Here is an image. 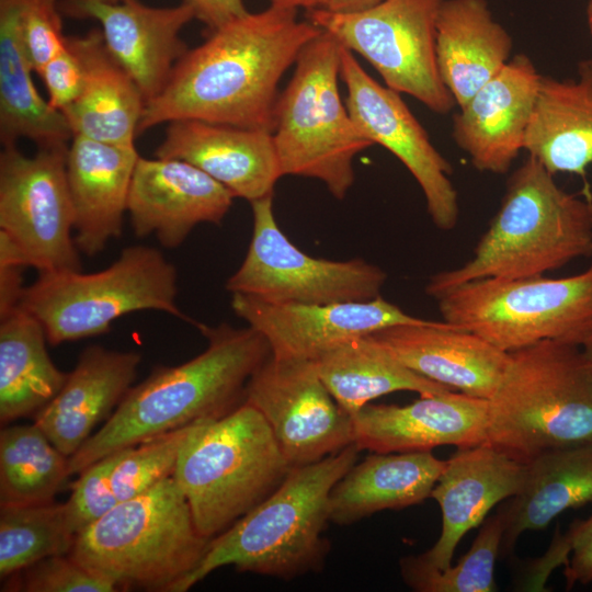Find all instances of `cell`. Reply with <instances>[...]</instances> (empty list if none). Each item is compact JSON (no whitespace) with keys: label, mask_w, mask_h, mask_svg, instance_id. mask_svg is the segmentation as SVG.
<instances>
[{"label":"cell","mask_w":592,"mask_h":592,"mask_svg":"<svg viewBox=\"0 0 592 592\" xmlns=\"http://www.w3.org/2000/svg\"><path fill=\"white\" fill-rule=\"evenodd\" d=\"M321 32L309 20H299L297 10L275 5L212 30L146 102L137 135L181 119L273 133L278 82Z\"/></svg>","instance_id":"cell-1"},{"label":"cell","mask_w":592,"mask_h":592,"mask_svg":"<svg viewBox=\"0 0 592 592\" xmlns=\"http://www.w3.org/2000/svg\"><path fill=\"white\" fill-rule=\"evenodd\" d=\"M205 350L185 363L158 366L132 386L113 413L69 457V475L114 452L205 420L219 419L244 402L247 384L271 355L266 339L248 326L196 327Z\"/></svg>","instance_id":"cell-2"},{"label":"cell","mask_w":592,"mask_h":592,"mask_svg":"<svg viewBox=\"0 0 592 592\" xmlns=\"http://www.w3.org/2000/svg\"><path fill=\"white\" fill-rule=\"evenodd\" d=\"M592 255V195L562 190L534 157L510 175L498 213L462 266L430 277L425 292L436 299L481 278L540 276Z\"/></svg>","instance_id":"cell-3"},{"label":"cell","mask_w":592,"mask_h":592,"mask_svg":"<svg viewBox=\"0 0 592 592\" xmlns=\"http://www.w3.org/2000/svg\"><path fill=\"white\" fill-rule=\"evenodd\" d=\"M361 451L352 443L319 462L292 468L265 500L210 539L198 565L170 592H185L225 566L281 580L321 571L330 550L323 537L330 493Z\"/></svg>","instance_id":"cell-4"},{"label":"cell","mask_w":592,"mask_h":592,"mask_svg":"<svg viewBox=\"0 0 592 592\" xmlns=\"http://www.w3.org/2000/svg\"><path fill=\"white\" fill-rule=\"evenodd\" d=\"M487 443L523 464L592 444V368L579 345L545 340L510 353L488 400Z\"/></svg>","instance_id":"cell-5"},{"label":"cell","mask_w":592,"mask_h":592,"mask_svg":"<svg viewBox=\"0 0 592 592\" xmlns=\"http://www.w3.org/2000/svg\"><path fill=\"white\" fill-rule=\"evenodd\" d=\"M210 539L198 532L190 505L170 477L119 501L80 532L69 556L122 588L170 592L201 561Z\"/></svg>","instance_id":"cell-6"},{"label":"cell","mask_w":592,"mask_h":592,"mask_svg":"<svg viewBox=\"0 0 592 592\" xmlns=\"http://www.w3.org/2000/svg\"><path fill=\"white\" fill-rule=\"evenodd\" d=\"M291 469L262 414L244 401L193 425L173 478L198 532L212 539L265 500Z\"/></svg>","instance_id":"cell-7"},{"label":"cell","mask_w":592,"mask_h":592,"mask_svg":"<svg viewBox=\"0 0 592 592\" xmlns=\"http://www.w3.org/2000/svg\"><path fill=\"white\" fill-rule=\"evenodd\" d=\"M175 266L152 247L122 250L107 267L41 272L24 287L19 307L43 326L50 345L109 332L122 316L157 310L198 326L177 304Z\"/></svg>","instance_id":"cell-8"},{"label":"cell","mask_w":592,"mask_h":592,"mask_svg":"<svg viewBox=\"0 0 592 592\" xmlns=\"http://www.w3.org/2000/svg\"><path fill=\"white\" fill-rule=\"evenodd\" d=\"M340 50L341 44L325 31L304 47L278 95L273 128L282 177L317 179L338 200L354 182L355 156L373 145L341 100Z\"/></svg>","instance_id":"cell-9"},{"label":"cell","mask_w":592,"mask_h":592,"mask_svg":"<svg viewBox=\"0 0 592 592\" xmlns=\"http://www.w3.org/2000/svg\"><path fill=\"white\" fill-rule=\"evenodd\" d=\"M443 320L511 353L545 340L578 345L592 323V264L551 278H481L436 298Z\"/></svg>","instance_id":"cell-10"},{"label":"cell","mask_w":592,"mask_h":592,"mask_svg":"<svg viewBox=\"0 0 592 592\" xmlns=\"http://www.w3.org/2000/svg\"><path fill=\"white\" fill-rule=\"evenodd\" d=\"M442 1L383 0L352 13L319 8L307 11V20L364 57L388 88L445 114L456 102L436 61V19Z\"/></svg>","instance_id":"cell-11"},{"label":"cell","mask_w":592,"mask_h":592,"mask_svg":"<svg viewBox=\"0 0 592 592\" xmlns=\"http://www.w3.org/2000/svg\"><path fill=\"white\" fill-rule=\"evenodd\" d=\"M253 230L247 254L225 288L269 304L323 305L380 296L387 274L363 259L334 261L298 249L281 230L273 195L250 202Z\"/></svg>","instance_id":"cell-12"},{"label":"cell","mask_w":592,"mask_h":592,"mask_svg":"<svg viewBox=\"0 0 592 592\" xmlns=\"http://www.w3.org/2000/svg\"><path fill=\"white\" fill-rule=\"evenodd\" d=\"M68 147L38 148L29 157L10 145L0 153V235L38 273L81 270L72 236Z\"/></svg>","instance_id":"cell-13"},{"label":"cell","mask_w":592,"mask_h":592,"mask_svg":"<svg viewBox=\"0 0 592 592\" xmlns=\"http://www.w3.org/2000/svg\"><path fill=\"white\" fill-rule=\"evenodd\" d=\"M244 401L262 414L291 468L355 443L353 418L331 396L314 361L271 354L250 377Z\"/></svg>","instance_id":"cell-14"},{"label":"cell","mask_w":592,"mask_h":592,"mask_svg":"<svg viewBox=\"0 0 592 592\" xmlns=\"http://www.w3.org/2000/svg\"><path fill=\"white\" fill-rule=\"evenodd\" d=\"M340 77L346 87L345 105L358 130L396 156L420 185L428 213L441 230L458 220V195L449 180L452 167L435 149L426 132L399 93L373 79L341 45Z\"/></svg>","instance_id":"cell-15"},{"label":"cell","mask_w":592,"mask_h":592,"mask_svg":"<svg viewBox=\"0 0 592 592\" xmlns=\"http://www.w3.org/2000/svg\"><path fill=\"white\" fill-rule=\"evenodd\" d=\"M231 309L267 341L280 358L314 361L328 350L380 329L426 320L378 296L366 301L323 305L269 304L231 294Z\"/></svg>","instance_id":"cell-16"},{"label":"cell","mask_w":592,"mask_h":592,"mask_svg":"<svg viewBox=\"0 0 592 592\" xmlns=\"http://www.w3.org/2000/svg\"><path fill=\"white\" fill-rule=\"evenodd\" d=\"M235 195L207 173L181 159L138 158L127 213L138 238L155 236L178 248L200 224L219 225Z\"/></svg>","instance_id":"cell-17"},{"label":"cell","mask_w":592,"mask_h":592,"mask_svg":"<svg viewBox=\"0 0 592 592\" xmlns=\"http://www.w3.org/2000/svg\"><path fill=\"white\" fill-rule=\"evenodd\" d=\"M540 78L528 56L516 55L459 107L452 136L478 171L506 173L524 150Z\"/></svg>","instance_id":"cell-18"},{"label":"cell","mask_w":592,"mask_h":592,"mask_svg":"<svg viewBox=\"0 0 592 592\" xmlns=\"http://www.w3.org/2000/svg\"><path fill=\"white\" fill-rule=\"evenodd\" d=\"M60 9L72 18L100 22L106 49L133 78L146 102L163 89L175 64L187 52L180 32L194 19V12L185 2L172 8H151L138 0L116 3L64 0Z\"/></svg>","instance_id":"cell-19"},{"label":"cell","mask_w":592,"mask_h":592,"mask_svg":"<svg viewBox=\"0 0 592 592\" xmlns=\"http://www.w3.org/2000/svg\"><path fill=\"white\" fill-rule=\"evenodd\" d=\"M353 422L355 443L373 453L468 448L487 442L488 400L447 390L406 406L367 403Z\"/></svg>","instance_id":"cell-20"},{"label":"cell","mask_w":592,"mask_h":592,"mask_svg":"<svg viewBox=\"0 0 592 592\" xmlns=\"http://www.w3.org/2000/svg\"><path fill=\"white\" fill-rule=\"evenodd\" d=\"M369 335L414 373L487 400L496 392L510 361V353L444 320L395 325Z\"/></svg>","instance_id":"cell-21"},{"label":"cell","mask_w":592,"mask_h":592,"mask_svg":"<svg viewBox=\"0 0 592 592\" xmlns=\"http://www.w3.org/2000/svg\"><path fill=\"white\" fill-rule=\"evenodd\" d=\"M524 478L525 464L487 442L458 448L446 460L431 493L442 512L441 535L420 557L437 569L449 567L460 539L481 524L493 506L515 496Z\"/></svg>","instance_id":"cell-22"},{"label":"cell","mask_w":592,"mask_h":592,"mask_svg":"<svg viewBox=\"0 0 592 592\" xmlns=\"http://www.w3.org/2000/svg\"><path fill=\"white\" fill-rule=\"evenodd\" d=\"M155 156L190 162L235 197L249 202L273 195L282 177L273 133L267 129L174 121Z\"/></svg>","instance_id":"cell-23"},{"label":"cell","mask_w":592,"mask_h":592,"mask_svg":"<svg viewBox=\"0 0 592 592\" xmlns=\"http://www.w3.org/2000/svg\"><path fill=\"white\" fill-rule=\"evenodd\" d=\"M139 157L135 147L72 137L66 155V173L75 242L84 255L101 253L111 240L121 237Z\"/></svg>","instance_id":"cell-24"},{"label":"cell","mask_w":592,"mask_h":592,"mask_svg":"<svg viewBox=\"0 0 592 592\" xmlns=\"http://www.w3.org/2000/svg\"><path fill=\"white\" fill-rule=\"evenodd\" d=\"M140 361L135 351L86 348L59 392L35 413L34 423L61 453L72 456L133 386Z\"/></svg>","instance_id":"cell-25"},{"label":"cell","mask_w":592,"mask_h":592,"mask_svg":"<svg viewBox=\"0 0 592 592\" xmlns=\"http://www.w3.org/2000/svg\"><path fill=\"white\" fill-rule=\"evenodd\" d=\"M66 39L83 68L79 96L61 111L72 135L135 147L146 104L138 86L109 53L101 31Z\"/></svg>","instance_id":"cell-26"},{"label":"cell","mask_w":592,"mask_h":592,"mask_svg":"<svg viewBox=\"0 0 592 592\" xmlns=\"http://www.w3.org/2000/svg\"><path fill=\"white\" fill-rule=\"evenodd\" d=\"M513 42L486 0H443L436 19L440 76L463 106L509 61Z\"/></svg>","instance_id":"cell-27"},{"label":"cell","mask_w":592,"mask_h":592,"mask_svg":"<svg viewBox=\"0 0 592 592\" xmlns=\"http://www.w3.org/2000/svg\"><path fill=\"white\" fill-rule=\"evenodd\" d=\"M524 150L553 175H584L592 166V59L577 76H542Z\"/></svg>","instance_id":"cell-28"},{"label":"cell","mask_w":592,"mask_h":592,"mask_svg":"<svg viewBox=\"0 0 592 592\" xmlns=\"http://www.w3.org/2000/svg\"><path fill=\"white\" fill-rule=\"evenodd\" d=\"M446 460L431 451L374 453L354 464L329 499L330 522L351 525L384 510H400L431 498Z\"/></svg>","instance_id":"cell-29"},{"label":"cell","mask_w":592,"mask_h":592,"mask_svg":"<svg viewBox=\"0 0 592 592\" xmlns=\"http://www.w3.org/2000/svg\"><path fill=\"white\" fill-rule=\"evenodd\" d=\"M592 503V444L544 452L525 464L521 490L499 511L504 531L500 554L513 551L527 531L543 530L570 509Z\"/></svg>","instance_id":"cell-30"},{"label":"cell","mask_w":592,"mask_h":592,"mask_svg":"<svg viewBox=\"0 0 592 592\" xmlns=\"http://www.w3.org/2000/svg\"><path fill=\"white\" fill-rule=\"evenodd\" d=\"M26 0H0V140L15 145L20 138L38 148L68 147L73 135L62 112L37 92L21 35Z\"/></svg>","instance_id":"cell-31"},{"label":"cell","mask_w":592,"mask_h":592,"mask_svg":"<svg viewBox=\"0 0 592 592\" xmlns=\"http://www.w3.org/2000/svg\"><path fill=\"white\" fill-rule=\"evenodd\" d=\"M314 363L331 396L352 418L373 399L395 391L430 396L452 390L408 368L371 335L343 342Z\"/></svg>","instance_id":"cell-32"},{"label":"cell","mask_w":592,"mask_h":592,"mask_svg":"<svg viewBox=\"0 0 592 592\" xmlns=\"http://www.w3.org/2000/svg\"><path fill=\"white\" fill-rule=\"evenodd\" d=\"M43 326L18 307L0 317V422L35 414L64 386L67 375L52 361Z\"/></svg>","instance_id":"cell-33"},{"label":"cell","mask_w":592,"mask_h":592,"mask_svg":"<svg viewBox=\"0 0 592 592\" xmlns=\"http://www.w3.org/2000/svg\"><path fill=\"white\" fill-rule=\"evenodd\" d=\"M69 476V457L35 423L2 428L0 505L52 502Z\"/></svg>","instance_id":"cell-34"},{"label":"cell","mask_w":592,"mask_h":592,"mask_svg":"<svg viewBox=\"0 0 592 592\" xmlns=\"http://www.w3.org/2000/svg\"><path fill=\"white\" fill-rule=\"evenodd\" d=\"M76 535L65 503L0 505V578L50 556L68 555Z\"/></svg>","instance_id":"cell-35"},{"label":"cell","mask_w":592,"mask_h":592,"mask_svg":"<svg viewBox=\"0 0 592 592\" xmlns=\"http://www.w3.org/2000/svg\"><path fill=\"white\" fill-rule=\"evenodd\" d=\"M504 523L498 511L482 522L468 551L455 566L437 569L420 555H409L399 561L403 582L418 592H493L494 565L500 555Z\"/></svg>","instance_id":"cell-36"},{"label":"cell","mask_w":592,"mask_h":592,"mask_svg":"<svg viewBox=\"0 0 592 592\" xmlns=\"http://www.w3.org/2000/svg\"><path fill=\"white\" fill-rule=\"evenodd\" d=\"M194 424L124 449L111 474V485L118 502L139 496L173 477L181 447Z\"/></svg>","instance_id":"cell-37"},{"label":"cell","mask_w":592,"mask_h":592,"mask_svg":"<svg viewBox=\"0 0 592 592\" xmlns=\"http://www.w3.org/2000/svg\"><path fill=\"white\" fill-rule=\"evenodd\" d=\"M10 592H117L112 581L99 577L68 555L44 558L4 579Z\"/></svg>","instance_id":"cell-38"},{"label":"cell","mask_w":592,"mask_h":592,"mask_svg":"<svg viewBox=\"0 0 592 592\" xmlns=\"http://www.w3.org/2000/svg\"><path fill=\"white\" fill-rule=\"evenodd\" d=\"M124 449L102 457L78 474L71 494L65 502L67 520L76 536L118 503L111 485V474Z\"/></svg>","instance_id":"cell-39"},{"label":"cell","mask_w":592,"mask_h":592,"mask_svg":"<svg viewBox=\"0 0 592 592\" xmlns=\"http://www.w3.org/2000/svg\"><path fill=\"white\" fill-rule=\"evenodd\" d=\"M21 35L29 61L37 73L66 45L58 12L53 13L45 10L36 0L25 1Z\"/></svg>","instance_id":"cell-40"},{"label":"cell","mask_w":592,"mask_h":592,"mask_svg":"<svg viewBox=\"0 0 592 592\" xmlns=\"http://www.w3.org/2000/svg\"><path fill=\"white\" fill-rule=\"evenodd\" d=\"M38 75L48 92L49 104L60 112L79 96L83 86L82 64L67 39L64 49Z\"/></svg>","instance_id":"cell-41"},{"label":"cell","mask_w":592,"mask_h":592,"mask_svg":"<svg viewBox=\"0 0 592 592\" xmlns=\"http://www.w3.org/2000/svg\"><path fill=\"white\" fill-rule=\"evenodd\" d=\"M571 553L565 565L563 574L567 589L574 584L592 582V515L587 520H576L568 528Z\"/></svg>","instance_id":"cell-42"},{"label":"cell","mask_w":592,"mask_h":592,"mask_svg":"<svg viewBox=\"0 0 592 592\" xmlns=\"http://www.w3.org/2000/svg\"><path fill=\"white\" fill-rule=\"evenodd\" d=\"M25 267L13 252L0 248V317L19 307Z\"/></svg>","instance_id":"cell-43"},{"label":"cell","mask_w":592,"mask_h":592,"mask_svg":"<svg viewBox=\"0 0 592 592\" xmlns=\"http://www.w3.org/2000/svg\"><path fill=\"white\" fill-rule=\"evenodd\" d=\"M194 12V18L206 24L209 31L248 13L243 0H184Z\"/></svg>","instance_id":"cell-44"},{"label":"cell","mask_w":592,"mask_h":592,"mask_svg":"<svg viewBox=\"0 0 592 592\" xmlns=\"http://www.w3.org/2000/svg\"><path fill=\"white\" fill-rule=\"evenodd\" d=\"M383 0H325V8L331 12L352 13L374 7Z\"/></svg>","instance_id":"cell-45"},{"label":"cell","mask_w":592,"mask_h":592,"mask_svg":"<svg viewBox=\"0 0 592 592\" xmlns=\"http://www.w3.org/2000/svg\"><path fill=\"white\" fill-rule=\"evenodd\" d=\"M270 1H271V5L286 8V9H295V10L304 8L307 11H309L312 9L325 8V0H270Z\"/></svg>","instance_id":"cell-46"},{"label":"cell","mask_w":592,"mask_h":592,"mask_svg":"<svg viewBox=\"0 0 592 592\" xmlns=\"http://www.w3.org/2000/svg\"><path fill=\"white\" fill-rule=\"evenodd\" d=\"M578 345L592 368V323L580 337Z\"/></svg>","instance_id":"cell-47"},{"label":"cell","mask_w":592,"mask_h":592,"mask_svg":"<svg viewBox=\"0 0 592 592\" xmlns=\"http://www.w3.org/2000/svg\"><path fill=\"white\" fill-rule=\"evenodd\" d=\"M36 2L43 7L45 10L57 13V0H36Z\"/></svg>","instance_id":"cell-48"},{"label":"cell","mask_w":592,"mask_h":592,"mask_svg":"<svg viewBox=\"0 0 592 592\" xmlns=\"http://www.w3.org/2000/svg\"><path fill=\"white\" fill-rule=\"evenodd\" d=\"M587 22L590 30V33L592 35V0H589L587 5Z\"/></svg>","instance_id":"cell-49"},{"label":"cell","mask_w":592,"mask_h":592,"mask_svg":"<svg viewBox=\"0 0 592 592\" xmlns=\"http://www.w3.org/2000/svg\"><path fill=\"white\" fill-rule=\"evenodd\" d=\"M70 2H100V3H116L122 0H66Z\"/></svg>","instance_id":"cell-50"}]
</instances>
